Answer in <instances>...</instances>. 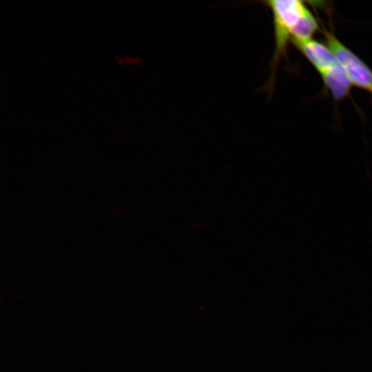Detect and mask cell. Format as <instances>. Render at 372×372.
Segmentation results:
<instances>
[{
	"mask_svg": "<svg viewBox=\"0 0 372 372\" xmlns=\"http://www.w3.org/2000/svg\"><path fill=\"white\" fill-rule=\"evenodd\" d=\"M272 11L276 39V65L280 55L285 53L293 28L309 10L300 0H272L265 2Z\"/></svg>",
	"mask_w": 372,
	"mask_h": 372,
	"instance_id": "cell-1",
	"label": "cell"
},
{
	"mask_svg": "<svg viewBox=\"0 0 372 372\" xmlns=\"http://www.w3.org/2000/svg\"><path fill=\"white\" fill-rule=\"evenodd\" d=\"M328 48L333 53L352 85L372 91V70L333 35L325 32Z\"/></svg>",
	"mask_w": 372,
	"mask_h": 372,
	"instance_id": "cell-2",
	"label": "cell"
},
{
	"mask_svg": "<svg viewBox=\"0 0 372 372\" xmlns=\"http://www.w3.org/2000/svg\"><path fill=\"white\" fill-rule=\"evenodd\" d=\"M293 43L320 74L340 66L336 57L327 45L312 39Z\"/></svg>",
	"mask_w": 372,
	"mask_h": 372,
	"instance_id": "cell-3",
	"label": "cell"
},
{
	"mask_svg": "<svg viewBox=\"0 0 372 372\" xmlns=\"http://www.w3.org/2000/svg\"><path fill=\"white\" fill-rule=\"evenodd\" d=\"M320 75L335 99H341L346 96L352 85L341 66Z\"/></svg>",
	"mask_w": 372,
	"mask_h": 372,
	"instance_id": "cell-4",
	"label": "cell"
},
{
	"mask_svg": "<svg viewBox=\"0 0 372 372\" xmlns=\"http://www.w3.org/2000/svg\"><path fill=\"white\" fill-rule=\"evenodd\" d=\"M318 29L317 21L308 10L293 28L291 41L293 42L311 39L313 34Z\"/></svg>",
	"mask_w": 372,
	"mask_h": 372,
	"instance_id": "cell-5",
	"label": "cell"
},
{
	"mask_svg": "<svg viewBox=\"0 0 372 372\" xmlns=\"http://www.w3.org/2000/svg\"><path fill=\"white\" fill-rule=\"evenodd\" d=\"M372 92V91H371Z\"/></svg>",
	"mask_w": 372,
	"mask_h": 372,
	"instance_id": "cell-6",
	"label": "cell"
}]
</instances>
